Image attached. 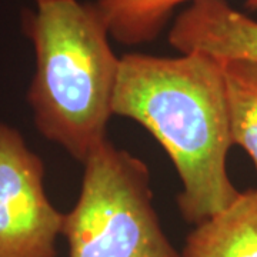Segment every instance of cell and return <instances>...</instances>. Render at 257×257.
<instances>
[{"instance_id":"obj_6","label":"cell","mask_w":257,"mask_h":257,"mask_svg":"<svg viewBox=\"0 0 257 257\" xmlns=\"http://www.w3.org/2000/svg\"><path fill=\"white\" fill-rule=\"evenodd\" d=\"M182 257H257V189L196 226Z\"/></svg>"},{"instance_id":"obj_4","label":"cell","mask_w":257,"mask_h":257,"mask_svg":"<svg viewBox=\"0 0 257 257\" xmlns=\"http://www.w3.org/2000/svg\"><path fill=\"white\" fill-rule=\"evenodd\" d=\"M63 223L47 197L42 159L0 123V257H56Z\"/></svg>"},{"instance_id":"obj_8","label":"cell","mask_w":257,"mask_h":257,"mask_svg":"<svg viewBox=\"0 0 257 257\" xmlns=\"http://www.w3.org/2000/svg\"><path fill=\"white\" fill-rule=\"evenodd\" d=\"M230 135L251 157L257 173V63L237 59H220Z\"/></svg>"},{"instance_id":"obj_7","label":"cell","mask_w":257,"mask_h":257,"mask_svg":"<svg viewBox=\"0 0 257 257\" xmlns=\"http://www.w3.org/2000/svg\"><path fill=\"white\" fill-rule=\"evenodd\" d=\"M193 0H96V8L119 43L135 46L155 40L173 10Z\"/></svg>"},{"instance_id":"obj_2","label":"cell","mask_w":257,"mask_h":257,"mask_svg":"<svg viewBox=\"0 0 257 257\" xmlns=\"http://www.w3.org/2000/svg\"><path fill=\"white\" fill-rule=\"evenodd\" d=\"M36 53L28 100L39 132L84 163L103 145L120 57L96 5L77 0L37 3L26 19Z\"/></svg>"},{"instance_id":"obj_3","label":"cell","mask_w":257,"mask_h":257,"mask_svg":"<svg viewBox=\"0 0 257 257\" xmlns=\"http://www.w3.org/2000/svg\"><path fill=\"white\" fill-rule=\"evenodd\" d=\"M83 165L62 231L70 257H182L160 226L145 162L106 140Z\"/></svg>"},{"instance_id":"obj_5","label":"cell","mask_w":257,"mask_h":257,"mask_svg":"<svg viewBox=\"0 0 257 257\" xmlns=\"http://www.w3.org/2000/svg\"><path fill=\"white\" fill-rule=\"evenodd\" d=\"M169 43L179 53L257 63V22L227 0H193L176 18Z\"/></svg>"},{"instance_id":"obj_10","label":"cell","mask_w":257,"mask_h":257,"mask_svg":"<svg viewBox=\"0 0 257 257\" xmlns=\"http://www.w3.org/2000/svg\"><path fill=\"white\" fill-rule=\"evenodd\" d=\"M42 2H47V0H36V3H42Z\"/></svg>"},{"instance_id":"obj_9","label":"cell","mask_w":257,"mask_h":257,"mask_svg":"<svg viewBox=\"0 0 257 257\" xmlns=\"http://www.w3.org/2000/svg\"><path fill=\"white\" fill-rule=\"evenodd\" d=\"M246 8L248 10H257V0H246Z\"/></svg>"},{"instance_id":"obj_1","label":"cell","mask_w":257,"mask_h":257,"mask_svg":"<svg viewBox=\"0 0 257 257\" xmlns=\"http://www.w3.org/2000/svg\"><path fill=\"white\" fill-rule=\"evenodd\" d=\"M111 111L165 149L182 183L184 220L197 226L239 197L227 173L233 142L220 59L199 52L121 56Z\"/></svg>"}]
</instances>
